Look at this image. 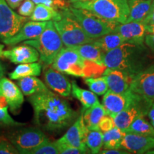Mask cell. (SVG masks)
<instances>
[{
	"label": "cell",
	"instance_id": "6da1fadb",
	"mask_svg": "<svg viewBox=\"0 0 154 154\" xmlns=\"http://www.w3.org/2000/svg\"><path fill=\"white\" fill-rule=\"evenodd\" d=\"M29 101L33 107L35 124L45 131L63 130L78 118L70 103L49 89L30 96Z\"/></svg>",
	"mask_w": 154,
	"mask_h": 154
},
{
	"label": "cell",
	"instance_id": "7a4b0ae2",
	"mask_svg": "<svg viewBox=\"0 0 154 154\" xmlns=\"http://www.w3.org/2000/svg\"><path fill=\"white\" fill-rule=\"evenodd\" d=\"M103 64L135 76L151 64L149 49L146 45L124 42L116 49L104 54Z\"/></svg>",
	"mask_w": 154,
	"mask_h": 154
},
{
	"label": "cell",
	"instance_id": "3957f363",
	"mask_svg": "<svg viewBox=\"0 0 154 154\" xmlns=\"http://www.w3.org/2000/svg\"><path fill=\"white\" fill-rule=\"evenodd\" d=\"M56 70L76 77L101 76L106 67L88 61L70 47L63 48L51 63Z\"/></svg>",
	"mask_w": 154,
	"mask_h": 154
},
{
	"label": "cell",
	"instance_id": "277c9868",
	"mask_svg": "<svg viewBox=\"0 0 154 154\" xmlns=\"http://www.w3.org/2000/svg\"><path fill=\"white\" fill-rule=\"evenodd\" d=\"M23 43L32 46L39 54V60L46 66H49L63 49V42L56 29L53 21H48L42 33L34 39Z\"/></svg>",
	"mask_w": 154,
	"mask_h": 154
},
{
	"label": "cell",
	"instance_id": "5b68a950",
	"mask_svg": "<svg viewBox=\"0 0 154 154\" xmlns=\"http://www.w3.org/2000/svg\"><path fill=\"white\" fill-rule=\"evenodd\" d=\"M72 7L86 9L102 18L119 24L126 23L129 14L127 0H90L73 3Z\"/></svg>",
	"mask_w": 154,
	"mask_h": 154
},
{
	"label": "cell",
	"instance_id": "8992f818",
	"mask_svg": "<svg viewBox=\"0 0 154 154\" xmlns=\"http://www.w3.org/2000/svg\"><path fill=\"white\" fill-rule=\"evenodd\" d=\"M69 9L85 33L93 39L113 33L119 24L102 18L86 9L74 7H69Z\"/></svg>",
	"mask_w": 154,
	"mask_h": 154
},
{
	"label": "cell",
	"instance_id": "52a82bcc",
	"mask_svg": "<svg viewBox=\"0 0 154 154\" xmlns=\"http://www.w3.org/2000/svg\"><path fill=\"white\" fill-rule=\"evenodd\" d=\"M61 18L53 21L56 29L66 47H71L79 44L91 43L93 38L85 33L80 24L74 18L68 8L61 10Z\"/></svg>",
	"mask_w": 154,
	"mask_h": 154
},
{
	"label": "cell",
	"instance_id": "ba28073f",
	"mask_svg": "<svg viewBox=\"0 0 154 154\" xmlns=\"http://www.w3.org/2000/svg\"><path fill=\"white\" fill-rule=\"evenodd\" d=\"M152 102L136 93L134 100L126 109L113 117L115 126L125 131L133 121L141 116H148Z\"/></svg>",
	"mask_w": 154,
	"mask_h": 154
},
{
	"label": "cell",
	"instance_id": "9c48e42d",
	"mask_svg": "<svg viewBox=\"0 0 154 154\" xmlns=\"http://www.w3.org/2000/svg\"><path fill=\"white\" fill-rule=\"evenodd\" d=\"M49 140L39 128H22L13 133L10 142L15 146L19 153L30 154L33 150Z\"/></svg>",
	"mask_w": 154,
	"mask_h": 154
},
{
	"label": "cell",
	"instance_id": "30bf717a",
	"mask_svg": "<svg viewBox=\"0 0 154 154\" xmlns=\"http://www.w3.org/2000/svg\"><path fill=\"white\" fill-rule=\"evenodd\" d=\"M27 20V17L14 12L6 0H0V38L2 41L16 34Z\"/></svg>",
	"mask_w": 154,
	"mask_h": 154
},
{
	"label": "cell",
	"instance_id": "8fae6325",
	"mask_svg": "<svg viewBox=\"0 0 154 154\" xmlns=\"http://www.w3.org/2000/svg\"><path fill=\"white\" fill-rule=\"evenodd\" d=\"M88 129L86 126L82 113L76 119L62 137L58 139L61 143L78 148L85 153H91L86 144V138Z\"/></svg>",
	"mask_w": 154,
	"mask_h": 154
},
{
	"label": "cell",
	"instance_id": "7c38bea8",
	"mask_svg": "<svg viewBox=\"0 0 154 154\" xmlns=\"http://www.w3.org/2000/svg\"><path fill=\"white\" fill-rule=\"evenodd\" d=\"M130 89L153 103L154 63L150 64L134 77Z\"/></svg>",
	"mask_w": 154,
	"mask_h": 154
},
{
	"label": "cell",
	"instance_id": "4fadbf2b",
	"mask_svg": "<svg viewBox=\"0 0 154 154\" xmlns=\"http://www.w3.org/2000/svg\"><path fill=\"white\" fill-rule=\"evenodd\" d=\"M136 93L128 90L125 93H116L110 90L106 92L103 97V106L107 115L113 118L128 106L134 100Z\"/></svg>",
	"mask_w": 154,
	"mask_h": 154
},
{
	"label": "cell",
	"instance_id": "5bb4252c",
	"mask_svg": "<svg viewBox=\"0 0 154 154\" xmlns=\"http://www.w3.org/2000/svg\"><path fill=\"white\" fill-rule=\"evenodd\" d=\"M44 79L48 87L61 97H69L72 94V83L63 73L52 66H46L44 68Z\"/></svg>",
	"mask_w": 154,
	"mask_h": 154
},
{
	"label": "cell",
	"instance_id": "9a60e30c",
	"mask_svg": "<svg viewBox=\"0 0 154 154\" xmlns=\"http://www.w3.org/2000/svg\"><path fill=\"white\" fill-rule=\"evenodd\" d=\"M121 149L129 153H146L154 149V136L125 133L121 140Z\"/></svg>",
	"mask_w": 154,
	"mask_h": 154
},
{
	"label": "cell",
	"instance_id": "2e32d148",
	"mask_svg": "<svg viewBox=\"0 0 154 154\" xmlns=\"http://www.w3.org/2000/svg\"><path fill=\"white\" fill-rule=\"evenodd\" d=\"M147 28L148 25L143 22H130L119 24L114 32L120 34L127 42L143 45Z\"/></svg>",
	"mask_w": 154,
	"mask_h": 154
},
{
	"label": "cell",
	"instance_id": "e0dca14e",
	"mask_svg": "<svg viewBox=\"0 0 154 154\" xmlns=\"http://www.w3.org/2000/svg\"><path fill=\"white\" fill-rule=\"evenodd\" d=\"M0 95L5 98L11 111L14 113L18 112L24 101V94L19 86L5 77L0 80Z\"/></svg>",
	"mask_w": 154,
	"mask_h": 154
},
{
	"label": "cell",
	"instance_id": "ac0fdd59",
	"mask_svg": "<svg viewBox=\"0 0 154 154\" xmlns=\"http://www.w3.org/2000/svg\"><path fill=\"white\" fill-rule=\"evenodd\" d=\"M102 76L106 79L109 90L116 93H125L130 90L134 77L121 70L110 68L106 69Z\"/></svg>",
	"mask_w": 154,
	"mask_h": 154
},
{
	"label": "cell",
	"instance_id": "d6986e66",
	"mask_svg": "<svg viewBox=\"0 0 154 154\" xmlns=\"http://www.w3.org/2000/svg\"><path fill=\"white\" fill-rule=\"evenodd\" d=\"M47 24V22H26L16 34L3 40V43L8 46H13L22 42L36 38L42 33Z\"/></svg>",
	"mask_w": 154,
	"mask_h": 154
},
{
	"label": "cell",
	"instance_id": "ffe728a7",
	"mask_svg": "<svg viewBox=\"0 0 154 154\" xmlns=\"http://www.w3.org/2000/svg\"><path fill=\"white\" fill-rule=\"evenodd\" d=\"M3 56L15 64L36 62L39 59V54L37 50L25 44L4 51Z\"/></svg>",
	"mask_w": 154,
	"mask_h": 154
},
{
	"label": "cell",
	"instance_id": "44dd1931",
	"mask_svg": "<svg viewBox=\"0 0 154 154\" xmlns=\"http://www.w3.org/2000/svg\"><path fill=\"white\" fill-rule=\"evenodd\" d=\"M129 14L126 22H143L151 10L153 0H127Z\"/></svg>",
	"mask_w": 154,
	"mask_h": 154
},
{
	"label": "cell",
	"instance_id": "7402d4cb",
	"mask_svg": "<svg viewBox=\"0 0 154 154\" xmlns=\"http://www.w3.org/2000/svg\"><path fill=\"white\" fill-rule=\"evenodd\" d=\"M82 113L88 130H99L100 121L103 117L107 115L106 109L100 102L86 110H82Z\"/></svg>",
	"mask_w": 154,
	"mask_h": 154
},
{
	"label": "cell",
	"instance_id": "603a6c76",
	"mask_svg": "<svg viewBox=\"0 0 154 154\" xmlns=\"http://www.w3.org/2000/svg\"><path fill=\"white\" fill-rule=\"evenodd\" d=\"M70 48L76 51L79 54L82 56L85 59L93 61V62L101 65V66H104V64H103L104 53L93 42L73 46Z\"/></svg>",
	"mask_w": 154,
	"mask_h": 154
},
{
	"label": "cell",
	"instance_id": "cb8c5ba5",
	"mask_svg": "<svg viewBox=\"0 0 154 154\" xmlns=\"http://www.w3.org/2000/svg\"><path fill=\"white\" fill-rule=\"evenodd\" d=\"M61 18V14L60 11L44 4L36 5L33 13L30 16L31 20L36 22L57 21Z\"/></svg>",
	"mask_w": 154,
	"mask_h": 154
},
{
	"label": "cell",
	"instance_id": "d4e9b609",
	"mask_svg": "<svg viewBox=\"0 0 154 154\" xmlns=\"http://www.w3.org/2000/svg\"><path fill=\"white\" fill-rule=\"evenodd\" d=\"M72 94L81 102L83 106L82 110H86L99 103V99L94 92L79 87L74 81L72 82Z\"/></svg>",
	"mask_w": 154,
	"mask_h": 154
},
{
	"label": "cell",
	"instance_id": "484cf974",
	"mask_svg": "<svg viewBox=\"0 0 154 154\" xmlns=\"http://www.w3.org/2000/svg\"><path fill=\"white\" fill-rule=\"evenodd\" d=\"M18 86L25 96H32L38 92L49 89L39 79L35 76H28L18 79Z\"/></svg>",
	"mask_w": 154,
	"mask_h": 154
},
{
	"label": "cell",
	"instance_id": "4316f807",
	"mask_svg": "<svg viewBox=\"0 0 154 154\" xmlns=\"http://www.w3.org/2000/svg\"><path fill=\"white\" fill-rule=\"evenodd\" d=\"M124 42H126L124 38L116 32L106 34L101 37L95 38L93 41V43L98 46L104 54L116 49Z\"/></svg>",
	"mask_w": 154,
	"mask_h": 154
},
{
	"label": "cell",
	"instance_id": "83f0119b",
	"mask_svg": "<svg viewBox=\"0 0 154 154\" xmlns=\"http://www.w3.org/2000/svg\"><path fill=\"white\" fill-rule=\"evenodd\" d=\"M42 69V66L40 63H20L9 74V76L13 80H18L28 76H38L41 74Z\"/></svg>",
	"mask_w": 154,
	"mask_h": 154
},
{
	"label": "cell",
	"instance_id": "f1b7e54d",
	"mask_svg": "<svg viewBox=\"0 0 154 154\" xmlns=\"http://www.w3.org/2000/svg\"><path fill=\"white\" fill-rule=\"evenodd\" d=\"M124 132L141 136H154V127L151 122L146 120L145 116H141L133 121Z\"/></svg>",
	"mask_w": 154,
	"mask_h": 154
},
{
	"label": "cell",
	"instance_id": "f546056e",
	"mask_svg": "<svg viewBox=\"0 0 154 154\" xmlns=\"http://www.w3.org/2000/svg\"><path fill=\"white\" fill-rule=\"evenodd\" d=\"M125 135L124 131L117 127H113L111 130L103 133V149H120L121 140Z\"/></svg>",
	"mask_w": 154,
	"mask_h": 154
},
{
	"label": "cell",
	"instance_id": "4dcf8cb0",
	"mask_svg": "<svg viewBox=\"0 0 154 154\" xmlns=\"http://www.w3.org/2000/svg\"><path fill=\"white\" fill-rule=\"evenodd\" d=\"M86 144L91 153H99L103 148V133L100 130H88L86 138Z\"/></svg>",
	"mask_w": 154,
	"mask_h": 154
},
{
	"label": "cell",
	"instance_id": "1f68e13d",
	"mask_svg": "<svg viewBox=\"0 0 154 154\" xmlns=\"http://www.w3.org/2000/svg\"><path fill=\"white\" fill-rule=\"evenodd\" d=\"M84 82L90 90L96 95H104L106 92L109 90L106 79L102 75L96 77H87L84 79Z\"/></svg>",
	"mask_w": 154,
	"mask_h": 154
},
{
	"label": "cell",
	"instance_id": "d6a6232c",
	"mask_svg": "<svg viewBox=\"0 0 154 154\" xmlns=\"http://www.w3.org/2000/svg\"><path fill=\"white\" fill-rule=\"evenodd\" d=\"M9 105L7 100L3 96L0 95V124L5 126H17L23 124L16 121L11 117L8 112Z\"/></svg>",
	"mask_w": 154,
	"mask_h": 154
},
{
	"label": "cell",
	"instance_id": "836d02e7",
	"mask_svg": "<svg viewBox=\"0 0 154 154\" xmlns=\"http://www.w3.org/2000/svg\"><path fill=\"white\" fill-rule=\"evenodd\" d=\"M30 154H59V152L56 141L51 142L48 140L33 150Z\"/></svg>",
	"mask_w": 154,
	"mask_h": 154
},
{
	"label": "cell",
	"instance_id": "e575fe53",
	"mask_svg": "<svg viewBox=\"0 0 154 154\" xmlns=\"http://www.w3.org/2000/svg\"><path fill=\"white\" fill-rule=\"evenodd\" d=\"M35 8V3L32 0H24L21 5L19 7L18 13L21 16L28 17L33 13Z\"/></svg>",
	"mask_w": 154,
	"mask_h": 154
},
{
	"label": "cell",
	"instance_id": "d590c367",
	"mask_svg": "<svg viewBox=\"0 0 154 154\" xmlns=\"http://www.w3.org/2000/svg\"><path fill=\"white\" fill-rule=\"evenodd\" d=\"M58 150L60 154H84V151L78 148L69 146L68 144L61 143L59 140H56Z\"/></svg>",
	"mask_w": 154,
	"mask_h": 154
},
{
	"label": "cell",
	"instance_id": "8d00e7d4",
	"mask_svg": "<svg viewBox=\"0 0 154 154\" xmlns=\"http://www.w3.org/2000/svg\"><path fill=\"white\" fill-rule=\"evenodd\" d=\"M19 153L12 143L7 140L0 138V154H16Z\"/></svg>",
	"mask_w": 154,
	"mask_h": 154
},
{
	"label": "cell",
	"instance_id": "74e56055",
	"mask_svg": "<svg viewBox=\"0 0 154 154\" xmlns=\"http://www.w3.org/2000/svg\"><path fill=\"white\" fill-rule=\"evenodd\" d=\"M144 43L150 51L154 54V25H148Z\"/></svg>",
	"mask_w": 154,
	"mask_h": 154
},
{
	"label": "cell",
	"instance_id": "f35d334b",
	"mask_svg": "<svg viewBox=\"0 0 154 154\" xmlns=\"http://www.w3.org/2000/svg\"><path fill=\"white\" fill-rule=\"evenodd\" d=\"M113 127H115L114 121L112 117L109 115H106L104 117H103L99 123V130L102 133L108 131Z\"/></svg>",
	"mask_w": 154,
	"mask_h": 154
},
{
	"label": "cell",
	"instance_id": "ab89813d",
	"mask_svg": "<svg viewBox=\"0 0 154 154\" xmlns=\"http://www.w3.org/2000/svg\"><path fill=\"white\" fill-rule=\"evenodd\" d=\"M143 22L147 25H154V0H153L152 2L151 10L146 18L143 20Z\"/></svg>",
	"mask_w": 154,
	"mask_h": 154
},
{
	"label": "cell",
	"instance_id": "60d3db41",
	"mask_svg": "<svg viewBox=\"0 0 154 154\" xmlns=\"http://www.w3.org/2000/svg\"><path fill=\"white\" fill-rule=\"evenodd\" d=\"M99 153L101 154H130L129 152L122 149H103L101 150Z\"/></svg>",
	"mask_w": 154,
	"mask_h": 154
},
{
	"label": "cell",
	"instance_id": "b9f144b4",
	"mask_svg": "<svg viewBox=\"0 0 154 154\" xmlns=\"http://www.w3.org/2000/svg\"><path fill=\"white\" fill-rule=\"evenodd\" d=\"M24 0H6L7 3L12 9L18 8Z\"/></svg>",
	"mask_w": 154,
	"mask_h": 154
},
{
	"label": "cell",
	"instance_id": "7bdbcfd3",
	"mask_svg": "<svg viewBox=\"0 0 154 154\" xmlns=\"http://www.w3.org/2000/svg\"><path fill=\"white\" fill-rule=\"evenodd\" d=\"M148 117L150 119V122L154 127V102L152 103L151 108H150L149 113H148Z\"/></svg>",
	"mask_w": 154,
	"mask_h": 154
},
{
	"label": "cell",
	"instance_id": "ee69618b",
	"mask_svg": "<svg viewBox=\"0 0 154 154\" xmlns=\"http://www.w3.org/2000/svg\"><path fill=\"white\" fill-rule=\"evenodd\" d=\"M5 68L2 63L1 61H0V80L3 78L4 76H5Z\"/></svg>",
	"mask_w": 154,
	"mask_h": 154
},
{
	"label": "cell",
	"instance_id": "f6af8a7d",
	"mask_svg": "<svg viewBox=\"0 0 154 154\" xmlns=\"http://www.w3.org/2000/svg\"><path fill=\"white\" fill-rule=\"evenodd\" d=\"M90 1V0H69L71 3H76V2H85Z\"/></svg>",
	"mask_w": 154,
	"mask_h": 154
},
{
	"label": "cell",
	"instance_id": "bcb514c9",
	"mask_svg": "<svg viewBox=\"0 0 154 154\" xmlns=\"http://www.w3.org/2000/svg\"><path fill=\"white\" fill-rule=\"evenodd\" d=\"M4 47H5V46H4L3 44H0V59H1V58H3L4 57V56H3Z\"/></svg>",
	"mask_w": 154,
	"mask_h": 154
},
{
	"label": "cell",
	"instance_id": "7dc6e473",
	"mask_svg": "<svg viewBox=\"0 0 154 154\" xmlns=\"http://www.w3.org/2000/svg\"><path fill=\"white\" fill-rule=\"evenodd\" d=\"M146 154H154V149H152L151 151H149Z\"/></svg>",
	"mask_w": 154,
	"mask_h": 154
}]
</instances>
